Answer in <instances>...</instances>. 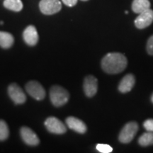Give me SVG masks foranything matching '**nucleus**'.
I'll return each mask as SVG.
<instances>
[{
    "mask_svg": "<svg viewBox=\"0 0 153 153\" xmlns=\"http://www.w3.org/2000/svg\"><path fill=\"white\" fill-rule=\"evenodd\" d=\"M14 36L8 32L0 31V46L7 49L12 46L14 43Z\"/></svg>",
    "mask_w": 153,
    "mask_h": 153,
    "instance_id": "15",
    "label": "nucleus"
},
{
    "mask_svg": "<svg viewBox=\"0 0 153 153\" xmlns=\"http://www.w3.org/2000/svg\"><path fill=\"white\" fill-rule=\"evenodd\" d=\"M3 4L6 9L16 12L22 11L23 9L22 0H4Z\"/></svg>",
    "mask_w": 153,
    "mask_h": 153,
    "instance_id": "16",
    "label": "nucleus"
},
{
    "mask_svg": "<svg viewBox=\"0 0 153 153\" xmlns=\"http://www.w3.org/2000/svg\"><path fill=\"white\" fill-rule=\"evenodd\" d=\"M23 38L28 45H35L38 41V33L35 26L32 25L28 26L23 33Z\"/></svg>",
    "mask_w": 153,
    "mask_h": 153,
    "instance_id": "11",
    "label": "nucleus"
},
{
    "mask_svg": "<svg viewBox=\"0 0 153 153\" xmlns=\"http://www.w3.org/2000/svg\"><path fill=\"white\" fill-rule=\"evenodd\" d=\"M50 97L52 104L55 106H62L69 100L68 91L65 89L58 85L53 86L50 91Z\"/></svg>",
    "mask_w": 153,
    "mask_h": 153,
    "instance_id": "2",
    "label": "nucleus"
},
{
    "mask_svg": "<svg viewBox=\"0 0 153 153\" xmlns=\"http://www.w3.org/2000/svg\"><path fill=\"white\" fill-rule=\"evenodd\" d=\"M82 1H88V0H82Z\"/></svg>",
    "mask_w": 153,
    "mask_h": 153,
    "instance_id": "26",
    "label": "nucleus"
},
{
    "mask_svg": "<svg viewBox=\"0 0 153 153\" xmlns=\"http://www.w3.org/2000/svg\"><path fill=\"white\" fill-rule=\"evenodd\" d=\"M151 101L153 103V93H152V96H151Z\"/></svg>",
    "mask_w": 153,
    "mask_h": 153,
    "instance_id": "23",
    "label": "nucleus"
},
{
    "mask_svg": "<svg viewBox=\"0 0 153 153\" xmlns=\"http://www.w3.org/2000/svg\"><path fill=\"white\" fill-rule=\"evenodd\" d=\"M97 150L101 153H110L113 151V148L109 145L98 144L97 145Z\"/></svg>",
    "mask_w": 153,
    "mask_h": 153,
    "instance_id": "19",
    "label": "nucleus"
},
{
    "mask_svg": "<svg viewBox=\"0 0 153 153\" xmlns=\"http://www.w3.org/2000/svg\"><path fill=\"white\" fill-rule=\"evenodd\" d=\"M84 91L88 97H92L97 92L98 80L95 76L89 75L86 76L84 81Z\"/></svg>",
    "mask_w": 153,
    "mask_h": 153,
    "instance_id": "9",
    "label": "nucleus"
},
{
    "mask_svg": "<svg viewBox=\"0 0 153 153\" xmlns=\"http://www.w3.org/2000/svg\"><path fill=\"white\" fill-rule=\"evenodd\" d=\"M4 22H0V24H3Z\"/></svg>",
    "mask_w": 153,
    "mask_h": 153,
    "instance_id": "24",
    "label": "nucleus"
},
{
    "mask_svg": "<svg viewBox=\"0 0 153 153\" xmlns=\"http://www.w3.org/2000/svg\"><path fill=\"white\" fill-rule=\"evenodd\" d=\"M62 2L68 7H73L77 3V0H62Z\"/></svg>",
    "mask_w": 153,
    "mask_h": 153,
    "instance_id": "22",
    "label": "nucleus"
},
{
    "mask_svg": "<svg viewBox=\"0 0 153 153\" xmlns=\"http://www.w3.org/2000/svg\"><path fill=\"white\" fill-rule=\"evenodd\" d=\"M101 68L108 74H118L123 71L128 65V60L123 54L109 53L101 60Z\"/></svg>",
    "mask_w": 153,
    "mask_h": 153,
    "instance_id": "1",
    "label": "nucleus"
},
{
    "mask_svg": "<svg viewBox=\"0 0 153 153\" xmlns=\"http://www.w3.org/2000/svg\"><path fill=\"white\" fill-rule=\"evenodd\" d=\"M66 124L68 125V128L70 129L73 130L76 133H85L87 131V126L82 120L79 118L73 117V116H70L66 119Z\"/></svg>",
    "mask_w": 153,
    "mask_h": 153,
    "instance_id": "12",
    "label": "nucleus"
},
{
    "mask_svg": "<svg viewBox=\"0 0 153 153\" xmlns=\"http://www.w3.org/2000/svg\"><path fill=\"white\" fill-rule=\"evenodd\" d=\"M149 9H150L149 0H133L132 3V10L135 14H140Z\"/></svg>",
    "mask_w": 153,
    "mask_h": 153,
    "instance_id": "14",
    "label": "nucleus"
},
{
    "mask_svg": "<svg viewBox=\"0 0 153 153\" xmlns=\"http://www.w3.org/2000/svg\"><path fill=\"white\" fill-rule=\"evenodd\" d=\"M48 131L55 134H63L67 131L65 126L61 120L55 117L48 118L45 121Z\"/></svg>",
    "mask_w": 153,
    "mask_h": 153,
    "instance_id": "6",
    "label": "nucleus"
},
{
    "mask_svg": "<svg viewBox=\"0 0 153 153\" xmlns=\"http://www.w3.org/2000/svg\"><path fill=\"white\" fill-rule=\"evenodd\" d=\"M27 92L36 100L41 101L45 98V91L43 86L38 82L30 81L26 85Z\"/></svg>",
    "mask_w": 153,
    "mask_h": 153,
    "instance_id": "5",
    "label": "nucleus"
},
{
    "mask_svg": "<svg viewBox=\"0 0 153 153\" xmlns=\"http://www.w3.org/2000/svg\"><path fill=\"white\" fill-rule=\"evenodd\" d=\"M21 136L25 143L28 145L36 146L39 143V138L35 132L28 127H22L21 129Z\"/></svg>",
    "mask_w": 153,
    "mask_h": 153,
    "instance_id": "10",
    "label": "nucleus"
},
{
    "mask_svg": "<svg viewBox=\"0 0 153 153\" xmlns=\"http://www.w3.org/2000/svg\"><path fill=\"white\" fill-rule=\"evenodd\" d=\"M9 135L8 126L4 120H0V141L5 140Z\"/></svg>",
    "mask_w": 153,
    "mask_h": 153,
    "instance_id": "18",
    "label": "nucleus"
},
{
    "mask_svg": "<svg viewBox=\"0 0 153 153\" xmlns=\"http://www.w3.org/2000/svg\"><path fill=\"white\" fill-rule=\"evenodd\" d=\"M138 125L136 122L131 121L126 123L120 132L118 140L120 143L127 144L133 140L137 131H138Z\"/></svg>",
    "mask_w": 153,
    "mask_h": 153,
    "instance_id": "3",
    "label": "nucleus"
},
{
    "mask_svg": "<svg viewBox=\"0 0 153 153\" xmlns=\"http://www.w3.org/2000/svg\"><path fill=\"white\" fill-rule=\"evenodd\" d=\"M135 25L139 29H143L150 26L153 22V10L149 9L139 14V16L135 19Z\"/></svg>",
    "mask_w": 153,
    "mask_h": 153,
    "instance_id": "7",
    "label": "nucleus"
},
{
    "mask_svg": "<svg viewBox=\"0 0 153 153\" xmlns=\"http://www.w3.org/2000/svg\"><path fill=\"white\" fill-rule=\"evenodd\" d=\"M135 83V76L132 74H128L120 80L118 85V90L121 93H127L132 90Z\"/></svg>",
    "mask_w": 153,
    "mask_h": 153,
    "instance_id": "13",
    "label": "nucleus"
},
{
    "mask_svg": "<svg viewBox=\"0 0 153 153\" xmlns=\"http://www.w3.org/2000/svg\"><path fill=\"white\" fill-rule=\"evenodd\" d=\"M8 93L9 97L16 104H22L26 100L24 91L16 84L13 83L9 86Z\"/></svg>",
    "mask_w": 153,
    "mask_h": 153,
    "instance_id": "8",
    "label": "nucleus"
},
{
    "mask_svg": "<svg viewBox=\"0 0 153 153\" xmlns=\"http://www.w3.org/2000/svg\"><path fill=\"white\" fill-rule=\"evenodd\" d=\"M39 8L43 14L53 15L61 10L62 4L59 0H41Z\"/></svg>",
    "mask_w": 153,
    "mask_h": 153,
    "instance_id": "4",
    "label": "nucleus"
},
{
    "mask_svg": "<svg viewBox=\"0 0 153 153\" xmlns=\"http://www.w3.org/2000/svg\"><path fill=\"white\" fill-rule=\"evenodd\" d=\"M144 128L148 132H153V119L146 120L143 123Z\"/></svg>",
    "mask_w": 153,
    "mask_h": 153,
    "instance_id": "21",
    "label": "nucleus"
},
{
    "mask_svg": "<svg viewBox=\"0 0 153 153\" xmlns=\"http://www.w3.org/2000/svg\"><path fill=\"white\" fill-rule=\"evenodd\" d=\"M147 52L150 55H153V35L151 36L147 42Z\"/></svg>",
    "mask_w": 153,
    "mask_h": 153,
    "instance_id": "20",
    "label": "nucleus"
},
{
    "mask_svg": "<svg viewBox=\"0 0 153 153\" xmlns=\"http://www.w3.org/2000/svg\"><path fill=\"white\" fill-rule=\"evenodd\" d=\"M140 145L143 147H147L153 145V132H148L143 133L138 139Z\"/></svg>",
    "mask_w": 153,
    "mask_h": 153,
    "instance_id": "17",
    "label": "nucleus"
},
{
    "mask_svg": "<svg viewBox=\"0 0 153 153\" xmlns=\"http://www.w3.org/2000/svg\"><path fill=\"white\" fill-rule=\"evenodd\" d=\"M128 11H126V14H128Z\"/></svg>",
    "mask_w": 153,
    "mask_h": 153,
    "instance_id": "25",
    "label": "nucleus"
}]
</instances>
